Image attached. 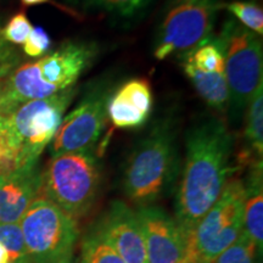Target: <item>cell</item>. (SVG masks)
Returning <instances> with one entry per match:
<instances>
[{
  "label": "cell",
  "instance_id": "20",
  "mask_svg": "<svg viewBox=\"0 0 263 263\" xmlns=\"http://www.w3.org/2000/svg\"><path fill=\"white\" fill-rule=\"evenodd\" d=\"M78 263H126L100 235L91 229L84 236Z\"/></svg>",
  "mask_w": 263,
  "mask_h": 263
},
{
  "label": "cell",
  "instance_id": "16",
  "mask_svg": "<svg viewBox=\"0 0 263 263\" xmlns=\"http://www.w3.org/2000/svg\"><path fill=\"white\" fill-rule=\"evenodd\" d=\"M182 67L194 88L209 106L219 112L228 111L229 90L224 73H206L185 60H182Z\"/></svg>",
  "mask_w": 263,
  "mask_h": 263
},
{
  "label": "cell",
  "instance_id": "18",
  "mask_svg": "<svg viewBox=\"0 0 263 263\" xmlns=\"http://www.w3.org/2000/svg\"><path fill=\"white\" fill-rule=\"evenodd\" d=\"M154 0H68L76 8L99 11L121 20H133L146 11Z\"/></svg>",
  "mask_w": 263,
  "mask_h": 263
},
{
  "label": "cell",
  "instance_id": "13",
  "mask_svg": "<svg viewBox=\"0 0 263 263\" xmlns=\"http://www.w3.org/2000/svg\"><path fill=\"white\" fill-rule=\"evenodd\" d=\"M41 193L42 172L38 163L0 176V223H20Z\"/></svg>",
  "mask_w": 263,
  "mask_h": 263
},
{
  "label": "cell",
  "instance_id": "25",
  "mask_svg": "<svg viewBox=\"0 0 263 263\" xmlns=\"http://www.w3.org/2000/svg\"><path fill=\"white\" fill-rule=\"evenodd\" d=\"M33 26L26 15L25 11H20L6 22L4 28H2V34L10 44L24 45L28 38Z\"/></svg>",
  "mask_w": 263,
  "mask_h": 263
},
{
  "label": "cell",
  "instance_id": "26",
  "mask_svg": "<svg viewBox=\"0 0 263 263\" xmlns=\"http://www.w3.org/2000/svg\"><path fill=\"white\" fill-rule=\"evenodd\" d=\"M51 47L50 37L42 27H33L24 44V52L29 58H41Z\"/></svg>",
  "mask_w": 263,
  "mask_h": 263
},
{
  "label": "cell",
  "instance_id": "23",
  "mask_svg": "<svg viewBox=\"0 0 263 263\" xmlns=\"http://www.w3.org/2000/svg\"><path fill=\"white\" fill-rule=\"evenodd\" d=\"M222 8L228 10L240 25L262 37L263 34V10L259 5L252 2H232L223 4Z\"/></svg>",
  "mask_w": 263,
  "mask_h": 263
},
{
  "label": "cell",
  "instance_id": "4",
  "mask_svg": "<svg viewBox=\"0 0 263 263\" xmlns=\"http://www.w3.org/2000/svg\"><path fill=\"white\" fill-rule=\"evenodd\" d=\"M217 44L224 59V77L229 90V114L238 122L262 85L261 37L234 18L223 24Z\"/></svg>",
  "mask_w": 263,
  "mask_h": 263
},
{
  "label": "cell",
  "instance_id": "32",
  "mask_svg": "<svg viewBox=\"0 0 263 263\" xmlns=\"http://www.w3.org/2000/svg\"><path fill=\"white\" fill-rule=\"evenodd\" d=\"M189 263H199V262H194V261H189Z\"/></svg>",
  "mask_w": 263,
  "mask_h": 263
},
{
  "label": "cell",
  "instance_id": "10",
  "mask_svg": "<svg viewBox=\"0 0 263 263\" xmlns=\"http://www.w3.org/2000/svg\"><path fill=\"white\" fill-rule=\"evenodd\" d=\"M98 45L90 42H66L58 50L31 62L32 70L45 97L74 87L98 55Z\"/></svg>",
  "mask_w": 263,
  "mask_h": 263
},
{
  "label": "cell",
  "instance_id": "5",
  "mask_svg": "<svg viewBox=\"0 0 263 263\" xmlns=\"http://www.w3.org/2000/svg\"><path fill=\"white\" fill-rule=\"evenodd\" d=\"M22 234L29 263H60L72 258L80 239L77 219L39 196L22 216Z\"/></svg>",
  "mask_w": 263,
  "mask_h": 263
},
{
  "label": "cell",
  "instance_id": "30",
  "mask_svg": "<svg viewBox=\"0 0 263 263\" xmlns=\"http://www.w3.org/2000/svg\"><path fill=\"white\" fill-rule=\"evenodd\" d=\"M9 262V254L6 251L4 246L0 244V263H8Z\"/></svg>",
  "mask_w": 263,
  "mask_h": 263
},
{
  "label": "cell",
  "instance_id": "11",
  "mask_svg": "<svg viewBox=\"0 0 263 263\" xmlns=\"http://www.w3.org/2000/svg\"><path fill=\"white\" fill-rule=\"evenodd\" d=\"M139 219L149 263H186L189 240L176 219L161 207L140 206L136 212Z\"/></svg>",
  "mask_w": 263,
  "mask_h": 263
},
{
  "label": "cell",
  "instance_id": "27",
  "mask_svg": "<svg viewBox=\"0 0 263 263\" xmlns=\"http://www.w3.org/2000/svg\"><path fill=\"white\" fill-rule=\"evenodd\" d=\"M21 62L18 51L3 37L0 28V78H8Z\"/></svg>",
  "mask_w": 263,
  "mask_h": 263
},
{
  "label": "cell",
  "instance_id": "29",
  "mask_svg": "<svg viewBox=\"0 0 263 263\" xmlns=\"http://www.w3.org/2000/svg\"><path fill=\"white\" fill-rule=\"evenodd\" d=\"M20 2H21V4L24 6H34V5H41V4H47V3H50V4L58 6L59 9H61L62 11H65L66 14L73 16V17H80L81 16L80 12H77L76 10L68 8V6L58 4V3L52 2V0H20Z\"/></svg>",
  "mask_w": 263,
  "mask_h": 263
},
{
  "label": "cell",
  "instance_id": "6",
  "mask_svg": "<svg viewBox=\"0 0 263 263\" xmlns=\"http://www.w3.org/2000/svg\"><path fill=\"white\" fill-rule=\"evenodd\" d=\"M221 0H167L154 44L157 60L184 57L211 38Z\"/></svg>",
  "mask_w": 263,
  "mask_h": 263
},
{
  "label": "cell",
  "instance_id": "24",
  "mask_svg": "<svg viewBox=\"0 0 263 263\" xmlns=\"http://www.w3.org/2000/svg\"><path fill=\"white\" fill-rule=\"evenodd\" d=\"M256 246L245 233L239 236L234 244L218 255L212 263H255Z\"/></svg>",
  "mask_w": 263,
  "mask_h": 263
},
{
  "label": "cell",
  "instance_id": "14",
  "mask_svg": "<svg viewBox=\"0 0 263 263\" xmlns=\"http://www.w3.org/2000/svg\"><path fill=\"white\" fill-rule=\"evenodd\" d=\"M153 103L149 82L144 78H133L111 94L107 104V120L115 128L136 129L149 120Z\"/></svg>",
  "mask_w": 263,
  "mask_h": 263
},
{
  "label": "cell",
  "instance_id": "19",
  "mask_svg": "<svg viewBox=\"0 0 263 263\" xmlns=\"http://www.w3.org/2000/svg\"><path fill=\"white\" fill-rule=\"evenodd\" d=\"M180 59L188 61L197 70L206 73H224V59L222 50L216 39L212 37L202 42Z\"/></svg>",
  "mask_w": 263,
  "mask_h": 263
},
{
  "label": "cell",
  "instance_id": "8",
  "mask_svg": "<svg viewBox=\"0 0 263 263\" xmlns=\"http://www.w3.org/2000/svg\"><path fill=\"white\" fill-rule=\"evenodd\" d=\"M76 93L77 88L72 87L45 99L28 101L9 116L20 144L18 168L38 163L43 150L57 134Z\"/></svg>",
  "mask_w": 263,
  "mask_h": 263
},
{
  "label": "cell",
  "instance_id": "28",
  "mask_svg": "<svg viewBox=\"0 0 263 263\" xmlns=\"http://www.w3.org/2000/svg\"><path fill=\"white\" fill-rule=\"evenodd\" d=\"M15 110L16 107L10 101L8 90H6V78H0V116H11Z\"/></svg>",
  "mask_w": 263,
  "mask_h": 263
},
{
  "label": "cell",
  "instance_id": "12",
  "mask_svg": "<svg viewBox=\"0 0 263 263\" xmlns=\"http://www.w3.org/2000/svg\"><path fill=\"white\" fill-rule=\"evenodd\" d=\"M93 229L126 263H149L139 219L127 203L111 202Z\"/></svg>",
  "mask_w": 263,
  "mask_h": 263
},
{
  "label": "cell",
  "instance_id": "31",
  "mask_svg": "<svg viewBox=\"0 0 263 263\" xmlns=\"http://www.w3.org/2000/svg\"><path fill=\"white\" fill-rule=\"evenodd\" d=\"M60 263H78V262H76L74 259L70 258V259H66V261H62V262H60Z\"/></svg>",
  "mask_w": 263,
  "mask_h": 263
},
{
  "label": "cell",
  "instance_id": "2",
  "mask_svg": "<svg viewBox=\"0 0 263 263\" xmlns=\"http://www.w3.org/2000/svg\"><path fill=\"white\" fill-rule=\"evenodd\" d=\"M176 128L160 121L134 146L123 172V192L130 201L147 206L170 192L178 174Z\"/></svg>",
  "mask_w": 263,
  "mask_h": 263
},
{
  "label": "cell",
  "instance_id": "15",
  "mask_svg": "<svg viewBox=\"0 0 263 263\" xmlns=\"http://www.w3.org/2000/svg\"><path fill=\"white\" fill-rule=\"evenodd\" d=\"M249 176L245 186L244 233L252 240L256 250L262 252L263 245V183L262 161L248 164Z\"/></svg>",
  "mask_w": 263,
  "mask_h": 263
},
{
  "label": "cell",
  "instance_id": "9",
  "mask_svg": "<svg viewBox=\"0 0 263 263\" xmlns=\"http://www.w3.org/2000/svg\"><path fill=\"white\" fill-rule=\"evenodd\" d=\"M112 89L99 83L66 116L50 143V155L94 150L107 122V104Z\"/></svg>",
  "mask_w": 263,
  "mask_h": 263
},
{
  "label": "cell",
  "instance_id": "7",
  "mask_svg": "<svg viewBox=\"0 0 263 263\" xmlns=\"http://www.w3.org/2000/svg\"><path fill=\"white\" fill-rule=\"evenodd\" d=\"M244 182L227 180L218 200L189 238V261L212 263L244 233Z\"/></svg>",
  "mask_w": 263,
  "mask_h": 263
},
{
  "label": "cell",
  "instance_id": "22",
  "mask_svg": "<svg viewBox=\"0 0 263 263\" xmlns=\"http://www.w3.org/2000/svg\"><path fill=\"white\" fill-rule=\"evenodd\" d=\"M0 244L9 254V262L29 263L20 223H0Z\"/></svg>",
  "mask_w": 263,
  "mask_h": 263
},
{
  "label": "cell",
  "instance_id": "21",
  "mask_svg": "<svg viewBox=\"0 0 263 263\" xmlns=\"http://www.w3.org/2000/svg\"><path fill=\"white\" fill-rule=\"evenodd\" d=\"M20 144L9 117L0 116V176L18 168Z\"/></svg>",
  "mask_w": 263,
  "mask_h": 263
},
{
  "label": "cell",
  "instance_id": "17",
  "mask_svg": "<svg viewBox=\"0 0 263 263\" xmlns=\"http://www.w3.org/2000/svg\"><path fill=\"white\" fill-rule=\"evenodd\" d=\"M263 85L248 105L244 130L245 149L240 155V163L246 164L262 161L263 155Z\"/></svg>",
  "mask_w": 263,
  "mask_h": 263
},
{
  "label": "cell",
  "instance_id": "1",
  "mask_svg": "<svg viewBox=\"0 0 263 263\" xmlns=\"http://www.w3.org/2000/svg\"><path fill=\"white\" fill-rule=\"evenodd\" d=\"M185 145L174 219L189 240L199 222L218 200L232 173L233 137L223 121L210 117L190 128Z\"/></svg>",
  "mask_w": 263,
  "mask_h": 263
},
{
  "label": "cell",
  "instance_id": "3",
  "mask_svg": "<svg viewBox=\"0 0 263 263\" xmlns=\"http://www.w3.org/2000/svg\"><path fill=\"white\" fill-rule=\"evenodd\" d=\"M101 185L100 163L94 150L52 156L42 173V193L74 219L84 217L97 201Z\"/></svg>",
  "mask_w": 263,
  "mask_h": 263
},
{
  "label": "cell",
  "instance_id": "33",
  "mask_svg": "<svg viewBox=\"0 0 263 263\" xmlns=\"http://www.w3.org/2000/svg\"><path fill=\"white\" fill-rule=\"evenodd\" d=\"M186 263H189V261H188V262H186Z\"/></svg>",
  "mask_w": 263,
  "mask_h": 263
}]
</instances>
